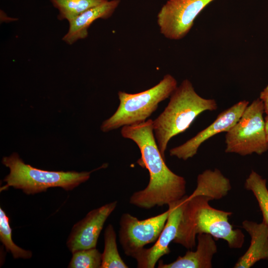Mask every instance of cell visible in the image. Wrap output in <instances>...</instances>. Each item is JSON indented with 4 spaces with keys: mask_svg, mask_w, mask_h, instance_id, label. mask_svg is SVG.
<instances>
[{
    "mask_svg": "<svg viewBox=\"0 0 268 268\" xmlns=\"http://www.w3.org/2000/svg\"><path fill=\"white\" fill-rule=\"evenodd\" d=\"M152 122V120L148 119L124 126L121 131L123 137L136 144L141 153L137 163L149 172V180L146 187L134 192L129 201L131 204L144 209L168 205L186 194L185 179L168 167L159 151Z\"/></svg>",
    "mask_w": 268,
    "mask_h": 268,
    "instance_id": "1",
    "label": "cell"
},
{
    "mask_svg": "<svg viewBox=\"0 0 268 268\" xmlns=\"http://www.w3.org/2000/svg\"><path fill=\"white\" fill-rule=\"evenodd\" d=\"M210 198L199 196L188 197L177 236L173 242L191 249L196 246L199 234L206 233L226 241L230 248L243 247L245 236L240 229H234L229 222L230 211L212 207Z\"/></svg>",
    "mask_w": 268,
    "mask_h": 268,
    "instance_id": "2",
    "label": "cell"
},
{
    "mask_svg": "<svg viewBox=\"0 0 268 268\" xmlns=\"http://www.w3.org/2000/svg\"><path fill=\"white\" fill-rule=\"evenodd\" d=\"M217 109L214 99L201 97L192 82L184 79L170 96L163 111L153 120L155 138L163 157L165 158L168 143L173 137L185 132L202 112Z\"/></svg>",
    "mask_w": 268,
    "mask_h": 268,
    "instance_id": "3",
    "label": "cell"
},
{
    "mask_svg": "<svg viewBox=\"0 0 268 268\" xmlns=\"http://www.w3.org/2000/svg\"><path fill=\"white\" fill-rule=\"evenodd\" d=\"M1 163L9 168V173L3 179L6 184L0 190L12 187L27 195L45 192L54 187L72 190L87 181L93 172L54 171L36 168L25 163L16 152L3 157Z\"/></svg>",
    "mask_w": 268,
    "mask_h": 268,
    "instance_id": "4",
    "label": "cell"
},
{
    "mask_svg": "<svg viewBox=\"0 0 268 268\" xmlns=\"http://www.w3.org/2000/svg\"><path fill=\"white\" fill-rule=\"evenodd\" d=\"M177 86L174 77L167 74L158 84L145 91L134 94L119 91V107L102 123L101 131L107 133L145 122L156 111L160 102L170 97Z\"/></svg>",
    "mask_w": 268,
    "mask_h": 268,
    "instance_id": "5",
    "label": "cell"
},
{
    "mask_svg": "<svg viewBox=\"0 0 268 268\" xmlns=\"http://www.w3.org/2000/svg\"><path fill=\"white\" fill-rule=\"evenodd\" d=\"M263 101L259 98L246 107L237 123L226 133V153L241 156L261 155L268 150Z\"/></svg>",
    "mask_w": 268,
    "mask_h": 268,
    "instance_id": "6",
    "label": "cell"
},
{
    "mask_svg": "<svg viewBox=\"0 0 268 268\" xmlns=\"http://www.w3.org/2000/svg\"><path fill=\"white\" fill-rule=\"evenodd\" d=\"M169 210L143 220L129 213L122 214L119 237L120 244L128 256L135 258L147 244L155 243L167 220Z\"/></svg>",
    "mask_w": 268,
    "mask_h": 268,
    "instance_id": "7",
    "label": "cell"
},
{
    "mask_svg": "<svg viewBox=\"0 0 268 268\" xmlns=\"http://www.w3.org/2000/svg\"><path fill=\"white\" fill-rule=\"evenodd\" d=\"M214 0H168L159 11L160 33L170 40H180L189 32L199 13Z\"/></svg>",
    "mask_w": 268,
    "mask_h": 268,
    "instance_id": "8",
    "label": "cell"
},
{
    "mask_svg": "<svg viewBox=\"0 0 268 268\" xmlns=\"http://www.w3.org/2000/svg\"><path fill=\"white\" fill-rule=\"evenodd\" d=\"M249 104V101L242 100L224 110L207 128L182 144L171 148L170 155L183 160L192 158L204 141L217 134L228 132L239 120Z\"/></svg>",
    "mask_w": 268,
    "mask_h": 268,
    "instance_id": "9",
    "label": "cell"
},
{
    "mask_svg": "<svg viewBox=\"0 0 268 268\" xmlns=\"http://www.w3.org/2000/svg\"><path fill=\"white\" fill-rule=\"evenodd\" d=\"M189 196L168 205L169 214L158 238L149 248H144L134 259L137 267L154 268L159 260L170 252L169 245L176 238L183 212Z\"/></svg>",
    "mask_w": 268,
    "mask_h": 268,
    "instance_id": "10",
    "label": "cell"
},
{
    "mask_svg": "<svg viewBox=\"0 0 268 268\" xmlns=\"http://www.w3.org/2000/svg\"><path fill=\"white\" fill-rule=\"evenodd\" d=\"M117 203V201H114L94 209L75 223L67 241L69 250L72 253L79 250L96 248L104 224Z\"/></svg>",
    "mask_w": 268,
    "mask_h": 268,
    "instance_id": "11",
    "label": "cell"
},
{
    "mask_svg": "<svg viewBox=\"0 0 268 268\" xmlns=\"http://www.w3.org/2000/svg\"><path fill=\"white\" fill-rule=\"evenodd\" d=\"M198 245L195 251L188 250L183 256L169 263L158 262V268H211L212 260L217 252L213 237L206 233L197 235Z\"/></svg>",
    "mask_w": 268,
    "mask_h": 268,
    "instance_id": "12",
    "label": "cell"
},
{
    "mask_svg": "<svg viewBox=\"0 0 268 268\" xmlns=\"http://www.w3.org/2000/svg\"><path fill=\"white\" fill-rule=\"evenodd\" d=\"M120 3V0H107L90 8L68 22L69 28L62 40L68 45L86 38L91 24L98 19L111 17Z\"/></svg>",
    "mask_w": 268,
    "mask_h": 268,
    "instance_id": "13",
    "label": "cell"
},
{
    "mask_svg": "<svg viewBox=\"0 0 268 268\" xmlns=\"http://www.w3.org/2000/svg\"><path fill=\"white\" fill-rule=\"evenodd\" d=\"M251 237L250 245L247 251L239 258L234 268H250L262 260H268V226L266 223H258L245 220L242 226Z\"/></svg>",
    "mask_w": 268,
    "mask_h": 268,
    "instance_id": "14",
    "label": "cell"
},
{
    "mask_svg": "<svg viewBox=\"0 0 268 268\" xmlns=\"http://www.w3.org/2000/svg\"><path fill=\"white\" fill-rule=\"evenodd\" d=\"M231 188L229 179L219 169H207L198 175L196 188L189 197L202 196L211 200H220L228 194Z\"/></svg>",
    "mask_w": 268,
    "mask_h": 268,
    "instance_id": "15",
    "label": "cell"
},
{
    "mask_svg": "<svg viewBox=\"0 0 268 268\" xmlns=\"http://www.w3.org/2000/svg\"><path fill=\"white\" fill-rule=\"evenodd\" d=\"M108 0H49L59 11L58 19L68 22L85 11L104 3Z\"/></svg>",
    "mask_w": 268,
    "mask_h": 268,
    "instance_id": "16",
    "label": "cell"
},
{
    "mask_svg": "<svg viewBox=\"0 0 268 268\" xmlns=\"http://www.w3.org/2000/svg\"><path fill=\"white\" fill-rule=\"evenodd\" d=\"M128 268L119 253L114 228L109 224L104 231V249L102 253L101 268Z\"/></svg>",
    "mask_w": 268,
    "mask_h": 268,
    "instance_id": "17",
    "label": "cell"
},
{
    "mask_svg": "<svg viewBox=\"0 0 268 268\" xmlns=\"http://www.w3.org/2000/svg\"><path fill=\"white\" fill-rule=\"evenodd\" d=\"M244 187L254 194L262 213L263 221L268 226V189L266 179L252 170L245 180Z\"/></svg>",
    "mask_w": 268,
    "mask_h": 268,
    "instance_id": "18",
    "label": "cell"
},
{
    "mask_svg": "<svg viewBox=\"0 0 268 268\" xmlns=\"http://www.w3.org/2000/svg\"><path fill=\"white\" fill-rule=\"evenodd\" d=\"M12 229L9 224V218L5 211L0 208V240L6 251L11 253L14 259H30L32 252L16 245L12 241Z\"/></svg>",
    "mask_w": 268,
    "mask_h": 268,
    "instance_id": "19",
    "label": "cell"
},
{
    "mask_svg": "<svg viewBox=\"0 0 268 268\" xmlns=\"http://www.w3.org/2000/svg\"><path fill=\"white\" fill-rule=\"evenodd\" d=\"M69 268H101L102 254L96 248L79 250L72 253Z\"/></svg>",
    "mask_w": 268,
    "mask_h": 268,
    "instance_id": "20",
    "label": "cell"
},
{
    "mask_svg": "<svg viewBox=\"0 0 268 268\" xmlns=\"http://www.w3.org/2000/svg\"><path fill=\"white\" fill-rule=\"evenodd\" d=\"M259 98L263 102L265 113L268 115V85L261 92Z\"/></svg>",
    "mask_w": 268,
    "mask_h": 268,
    "instance_id": "21",
    "label": "cell"
},
{
    "mask_svg": "<svg viewBox=\"0 0 268 268\" xmlns=\"http://www.w3.org/2000/svg\"><path fill=\"white\" fill-rule=\"evenodd\" d=\"M265 125H266V131L267 139L268 140V115H266L265 118Z\"/></svg>",
    "mask_w": 268,
    "mask_h": 268,
    "instance_id": "22",
    "label": "cell"
}]
</instances>
